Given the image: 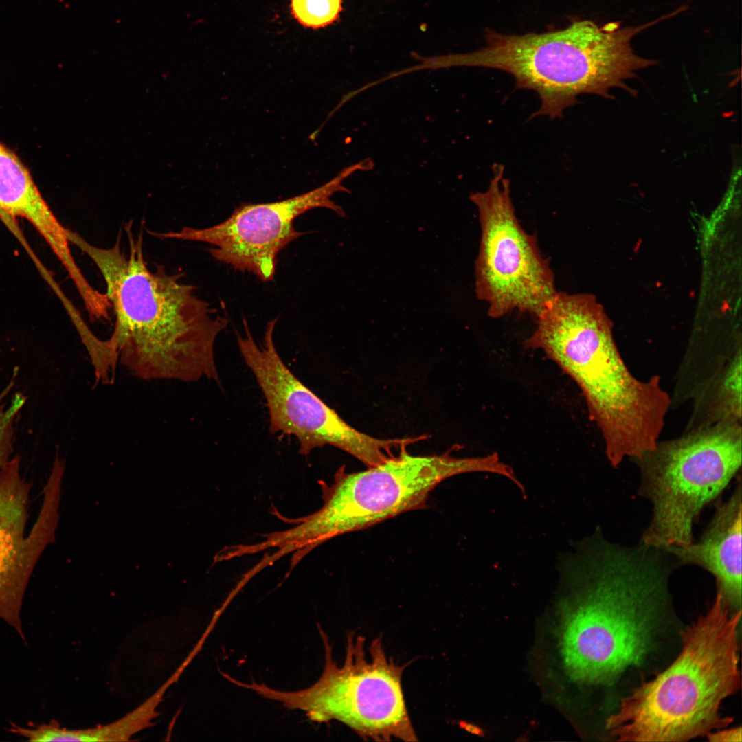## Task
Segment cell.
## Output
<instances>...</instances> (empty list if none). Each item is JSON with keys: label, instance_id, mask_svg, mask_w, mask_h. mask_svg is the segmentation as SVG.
<instances>
[{"label": "cell", "instance_id": "6da1fadb", "mask_svg": "<svg viewBox=\"0 0 742 742\" xmlns=\"http://www.w3.org/2000/svg\"><path fill=\"white\" fill-rule=\"evenodd\" d=\"M678 566L662 549L610 541L599 528L562 556L559 572L572 594L565 602L561 650L574 679L610 683L643 662L652 616L666 601Z\"/></svg>", "mask_w": 742, "mask_h": 742}, {"label": "cell", "instance_id": "7a4b0ae2", "mask_svg": "<svg viewBox=\"0 0 742 742\" xmlns=\"http://www.w3.org/2000/svg\"><path fill=\"white\" fill-rule=\"evenodd\" d=\"M133 222L124 225L128 251L122 249V230L109 248L96 247L73 231L69 241L94 262L106 284L115 315L106 339L120 363L145 380L185 382L219 380L214 344L227 321L196 297L182 273L161 265L151 270L145 260L142 232L135 236Z\"/></svg>", "mask_w": 742, "mask_h": 742}, {"label": "cell", "instance_id": "3957f363", "mask_svg": "<svg viewBox=\"0 0 742 742\" xmlns=\"http://www.w3.org/2000/svg\"><path fill=\"white\" fill-rule=\"evenodd\" d=\"M536 318L525 347L542 351L578 385L611 464L616 467L625 457L639 458L653 449L671 396L658 376L642 381L629 370L595 297L558 291Z\"/></svg>", "mask_w": 742, "mask_h": 742}, {"label": "cell", "instance_id": "277c9868", "mask_svg": "<svg viewBox=\"0 0 742 742\" xmlns=\"http://www.w3.org/2000/svg\"><path fill=\"white\" fill-rule=\"evenodd\" d=\"M720 592L682 633L675 661L620 699L605 729L618 741H686L732 721L721 705L741 686L738 625Z\"/></svg>", "mask_w": 742, "mask_h": 742}, {"label": "cell", "instance_id": "5b68a950", "mask_svg": "<svg viewBox=\"0 0 742 742\" xmlns=\"http://www.w3.org/2000/svg\"><path fill=\"white\" fill-rule=\"evenodd\" d=\"M665 19L636 27L618 23L602 27L589 20L572 22L565 28L543 33L507 35L486 30V46L473 52L439 56L440 68L468 66L509 73L516 88L535 91L541 105L531 117H561L581 94L610 98V91L633 90L625 84L636 71L657 62L637 55L632 38Z\"/></svg>", "mask_w": 742, "mask_h": 742}, {"label": "cell", "instance_id": "8992f818", "mask_svg": "<svg viewBox=\"0 0 742 742\" xmlns=\"http://www.w3.org/2000/svg\"><path fill=\"white\" fill-rule=\"evenodd\" d=\"M497 453L458 458L447 453L412 456L403 449L383 462L355 473L340 468L329 486L320 482L323 504L316 512L284 521L295 526L266 535L267 548L279 559L293 552L292 567L326 541L363 530L403 513L422 509L430 493L453 476L473 472L497 474Z\"/></svg>", "mask_w": 742, "mask_h": 742}, {"label": "cell", "instance_id": "52a82bcc", "mask_svg": "<svg viewBox=\"0 0 742 742\" xmlns=\"http://www.w3.org/2000/svg\"><path fill=\"white\" fill-rule=\"evenodd\" d=\"M640 473L638 495L653 514L640 543L663 549L694 541L693 524L740 470L741 422H721L658 440L633 459Z\"/></svg>", "mask_w": 742, "mask_h": 742}, {"label": "cell", "instance_id": "ba28073f", "mask_svg": "<svg viewBox=\"0 0 742 742\" xmlns=\"http://www.w3.org/2000/svg\"><path fill=\"white\" fill-rule=\"evenodd\" d=\"M318 629L325 649V664L313 685L291 692L254 681L240 682L238 686L279 701L288 709L302 710L311 721H339L364 739L417 741L402 688L406 665L400 666L387 657L381 636L372 642L368 660L365 638L350 632L344 662L339 666L333 659L327 635L319 625Z\"/></svg>", "mask_w": 742, "mask_h": 742}, {"label": "cell", "instance_id": "9c48e42d", "mask_svg": "<svg viewBox=\"0 0 742 742\" xmlns=\"http://www.w3.org/2000/svg\"><path fill=\"white\" fill-rule=\"evenodd\" d=\"M504 173V166L495 164L487 189L469 196L481 229L475 291L490 317L513 311L537 317L558 292L554 273L535 236L521 227Z\"/></svg>", "mask_w": 742, "mask_h": 742}, {"label": "cell", "instance_id": "30bf717a", "mask_svg": "<svg viewBox=\"0 0 742 742\" xmlns=\"http://www.w3.org/2000/svg\"><path fill=\"white\" fill-rule=\"evenodd\" d=\"M278 319L267 325L263 342L255 341L245 319L238 335L239 350L266 399L271 434L297 438L299 453L307 455L324 445L348 452L368 467L377 465L402 449L409 438L379 439L360 432L313 392L288 368L273 339Z\"/></svg>", "mask_w": 742, "mask_h": 742}, {"label": "cell", "instance_id": "8fae6325", "mask_svg": "<svg viewBox=\"0 0 742 742\" xmlns=\"http://www.w3.org/2000/svg\"><path fill=\"white\" fill-rule=\"evenodd\" d=\"M363 159L344 168L326 183L302 194L265 203H244L222 223L203 229L184 227L179 232H152L168 239L207 243L214 246L209 251L221 262L236 270L249 271L263 282L271 281L276 258L291 242L306 233L293 226L294 220L306 212L327 208L345 217L344 210L330 199L337 192L350 194L342 181L357 170H368Z\"/></svg>", "mask_w": 742, "mask_h": 742}, {"label": "cell", "instance_id": "7c38bea8", "mask_svg": "<svg viewBox=\"0 0 742 742\" xmlns=\"http://www.w3.org/2000/svg\"><path fill=\"white\" fill-rule=\"evenodd\" d=\"M65 469V461L55 458L39 513L27 532L31 484L21 473L19 456L0 468V618L23 638V601L39 559L56 540Z\"/></svg>", "mask_w": 742, "mask_h": 742}, {"label": "cell", "instance_id": "4fadbf2b", "mask_svg": "<svg viewBox=\"0 0 742 742\" xmlns=\"http://www.w3.org/2000/svg\"><path fill=\"white\" fill-rule=\"evenodd\" d=\"M741 482L740 477L732 495L719 502L712 518L697 541L669 546L663 550L680 565H694L710 572L717 591L729 607L736 611L741 604Z\"/></svg>", "mask_w": 742, "mask_h": 742}, {"label": "cell", "instance_id": "5bb4252c", "mask_svg": "<svg viewBox=\"0 0 742 742\" xmlns=\"http://www.w3.org/2000/svg\"><path fill=\"white\" fill-rule=\"evenodd\" d=\"M158 699L150 696L137 708L109 724L93 728L68 730V741H126L151 727L159 712Z\"/></svg>", "mask_w": 742, "mask_h": 742}, {"label": "cell", "instance_id": "9a60e30c", "mask_svg": "<svg viewBox=\"0 0 742 742\" xmlns=\"http://www.w3.org/2000/svg\"><path fill=\"white\" fill-rule=\"evenodd\" d=\"M294 16L302 25L319 28L325 27L339 16L341 0H291Z\"/></svg>", "mask_w": 742, "mask_h": 742}, {"label": "cell", "instance_id": "2e32d148", "mask_svg": "<svg viewBox=\"0 0 742 742\" xmlns=\"http://www.w3.org/2000/svg\"><path fill=\"white\" fill-rule=\"evenodd\" d=\"M706 736L708 741L712 742H741V728H721L716 730V732L711 731Z\"/></svg>", "mask_w": 742, "mask_h": 742}, {"label": "cell", "instance_id": "e0dca14e", "mask_svg": "<svg viewBox=\"0 0 742 742\" xmlns=\"http://www.w3.org/2000/svg\"><path fill=\"white\" fill-rule=\"evenodd\" d=\"M0 221H1L5 225L10 229V231L15 236V237L19 236L22 232L18 226L17 223L15 221L14 217L7 213L0 206Z\"/></svg>", "mask_w": 742, "mask_h": 742}, {"label": "cell", "instance_id": "ac0fdd59", "mask_svg": "<svg viewBox=\"0 0 742 742\" xmlns=\"http://www.w3.org/2000/svg\"><path fill=\"white\" fill-rule=\"evenodd\" d=\"M465 728H466L467 731L471 732L473 734H476L480 737L485 736V731L477 726L466 724Z\"/></svg>", "mask_w": 742, "mask_h": 742}, {"label": "cell", "instance_id": "d6986e66", "mask_svg": "<svg viewBox=\"0 0 742 742\" xmlns=\"http://www.w3.org/2000/svg\"><path fill=\"white\" fill-rule=\"evenodd\" d=\"M8 461V455L5 451L0 449V468L3 466L5 464H6Z\"/></svg>", "mask_w": 742, "mask_h": 742}]
</instances>
